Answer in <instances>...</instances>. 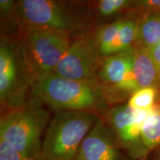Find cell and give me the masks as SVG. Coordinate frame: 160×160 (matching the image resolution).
Returning <instances> with one entry per match:
<instances>
[{"mask_svg": "<svg viewBox=\"0 0 160 160\" xmlns=\"http://www.w3.org/2000/svg\"><path fill=\"white\" fill-rule=\"evenodd\" d=\"M31 93L57 111H91L101 116L110 108L98 79L74 80L52 73L37 78Z\"/></svg>", "mask_w": 160, "mask_h": 160, "instance_id": "6da1fadb", "label": "cell"}, {"mask_svg": "<svg viewBox=\"0 0 160 160\" xmlns=\"http://www.w3.org/2000/svg\"><path fill=\"white\" fill-rule=\"evenodd\" d=\"M17 17L19 29L46 28L64 32L72 38L86 34L95 28L82 1L19 0Z\"/></svg>", "mask_w": 160, "mask_h": 160, "instance_id": "7a4b0ae2", "label": "cell"}, {"mask_svg": "<svg viewBox=\"0 0 160 160\" xmlns=\"http://www.w3.org/2000/svg\"><path fill=\"white\" fill-rule=\"evenodd\" d=\"M43 104L32 96L25 105L1 113L0 117V139L33 159L41 158L42 136L50 118Z\"/></svg>", "mask_w": 160, "mask_h": 160, "instance_id": "3957f363", "label": "cell"}, {"mask_svg": "<svg viewBox=\"0 0 160 160\" xmlns=\"http://www.w3.org/2000/svg\"><path fill=\"white\" fill-rule=\"evenodd\" d=\"M34 78L24 56L18 36L0 37L1 113L22 107L32 97Z\"/></svg>", "mask_w": 160, "mask_h": 160, "instance_id": "277c9868", "label": "cell"}, {"mask_svg": "<svg viewBox=\"0 0 160 160\" xmlns=\"http://www.w3.org/2000/svg\"><path fill=\"white\" fill-rule=\"evenodd\" d=\"M99 117L91 111H57L42 139L41 159L74 160L84 139Z\"/></svg>", "mask_w": 160, "mask_h": 160, "instance_id": "5b68a950", "label": "cell"}, {"mask_svg": "<svg viewBox=\"0 0 160 160\" xmlns=\"http://www.w3.org/2000/svg\"><path fill=\"white\" fill-rule=\"evenodd\" d=\"M18 37L34 80L53 73L73 41L68 33L46 28H21Z\"/></svg>", "mask_w": 160, "mask_h": 160, "instance_id": "8992f818", "label": "cell"}, {"mask_svg": "<svg viewBox=\"0 0 160 160\" xmlns=\"http://www.w3.org/2000/svg\"><path fill=\"white\" fill-rule=\"evenodd\" d=\"M155 106L148 110H135L128 103L110 107L101 117L111 126L122 151L131 160L147 159L149 151L142 141V126Z\"/></svg>", "mask_w": 160, "mask_h": 160, "instance_id": "52a82bcc", "label": "cell"}, {"mask_svg": "<svg viewBox=\"0 0 160 160\" xmlns=\"http://www.w3.org/2000/svg\"><path fill=\"white\" fill-rule=\"evenodd\" d=\"M89 33L74 38L53 73L74 80L97 79L103 57Z\"/></svg>", "mask_w": 160, "mask_h": 160, "instance_id": "ba28073f", "label": "cell"}, {"mask_svg": "<svg viewBox=\"0 0 160 160\" xmlns=\"http://www.w3.org/2000/svg\"><path fill=\"white\" fill-rule=\"evenodd\" d=\"M74 160H127L111 126L100 116L80 145Z\"/></svg>", "mask_w": 160, "mask_h": 160, "instance_id": "9c48e42d", "label": "cell"}, {"mask_svg": "<svg viewBox=\"0 0 160 160\" xmlns=\"http://www.w3.org/2000/svg\"><path fill=\"white\" fill-rule=\"evenodd\" d=\"M134 45L125 51L103 57L97 78L102 85L121 82L132 72Z\"/></svg>", "mask_w": 160, "mask_h": 160, "instance_id": "30bf717a", "label": "cell"}, {"mask_svg": "<svg viewBox=\"0 0 160 160\" xmlns=\"http://www.w3.org/2000/svg\"><path fill=\"white\" fill-rule=\"evenodd\" d=\"M96 26L111 22L135 9L136 1L131 0H97L83 1Z\"/></svg>", "mask_w": 160, "mask_h": 160, "instance_id": "8fae6325", "label": "cell"}, {"mask_svg": "<svg viewBox=\"0 0 160 160\" xmlns=\"http://www.w3.org/2000/svg\"><path fill=\"white\" fill-rule=\"evenodd\" d=\"M132 70L139 88H154L160 93V73L148 49L134 45Z\"/></svg>", "mask_w": 160, "mask_h": 160, "instance_id": "7c38bea8", "label": "cell"}, {"mask_svg": "<svg viewBox=\"0 0 160 160\" xmlns=\"http://www.w3.org/2000/svg\"><path fill=\"white\" fill-rule=\"evenodd\" d=\"M160 43V10L144 11L138 18V31L134 45L149 49Z\"/></svg>", "mask_w": 160, "mask_h": 160, "instance_id": "4fadbf2b", "label": "cell"}, {"mask_svg": "<svg viewBox=\"0 0 160 160\" xmlns=\"http://www.w3.org/2000/svg\"><path fill=\"white\" fill-rule=\"evenodd\" d=\"M125 16L111 22L96 26L89 33L92 41L102 57H107L110 48L117 39Z\"/></svg>", "mask_w": 160, "mask_h": 160, "instance_id": "5bb4252c", "label": "cell"}, {"mask_svg": "<svg viewBox=\"0 0 160 160\" xmlns=\"http://www.w3.org/2000/svg\"><path fill=\"white\" fill-rule=\"evenodd\" d=\"M138 31V19L131 16V13L123 18L117 39L110 48L108 56H111L133 47L136 42Z\"/></svg>", "mask_w": 160, "mask_h": 160, "instance_id": "9a60e30c", "label": "cell"}, {"mask_svg": "<svg viewBox=\"0 0 160 160\" xmlns=\"http://www.w3.org/2000/svg\"><path fill=\"white\" fill-rule=\"evenodd\" d=\"M142 141L151 153L160 148V105H156L142 129Z\"/></svg>", "mask_w": 160, "mask_h": 160, "instance_id": "2e32d148", "label": "cell"}, {"mask_svg": "<svg viewBox=\"0 0 160 160\" xmlns=\"http://www.w3.org/2000/svg\"><path fill=\"white\" fill-rule=\"evenodd\" d=\"M1 34L19 35V27L17 17V1L0 0Z\"/></svg>", "mask_w": 160, "mask_h": 160, "instance_id": "e0dca14e", "label": "cell"}, {"mask_svg": "<svg viewBox=\"0 0 160 160\" xmlns=\"http://www.w3.org/2000/svg\"><path fill=\"white\" fill-rule=\"evenodd\" d=\"M158 95L159 92L154 88H139L129 97L128 104L135 110L151 109L156 105Z\"/></svg>", "mask_w": 160, "mask_h": 160, "instance_id": "ac0fdd59", "label": "cell"}, {"mask_svg": "<svg viewBox=\"0 0 160 160\" xmlns=\"http://www.w3.org/2000/svg\"><path fill=\"white\" fill-rule=\"evenodd\" d=\"M0 160H38L26 157L19 153L11 145L0 139Z\"/></svg>", "mask_w": 160, "mask_h": 160, "instance_id": "d6986e66", "label": "cell"}, {"mask_svg": "<svg viewBox=\"0 0 160 160\" xmlns=\"http://www.w3.org/2000/svg\"><path fill=\"white\" fill-rule=\"evenodd\" d=\"M143 9L144 11L160 10V0H141L136 1L135 9Z\"/></svg>", "mask_w": 160, "mask_h": 160, "instance_id": "ffe728a7", "label": "cell"}, {"mask_svg": "<svg viewBox=\"0 0 160 160\" xmlns=\"http://www.w3.org/2000/svg\"><path fill=\"white\" fill-rule=\"evenodd\" d=\"M148 51L160 73V43L151 48H149Z\"/></svg>", "mask_w": 160, "mask_h": 160, "instance_id": "44dd1931", "label": "cell"}, {"mask_svg": "<svg viewBox=\"0 0 160 160\" xmlns=\"http://www.w3.org/2000/svg\"><path fill=\"white\" fill-rule=\"evenodd\" d=\"M153 160H160V148L154 151V155L153 157Z\"/></svg>", "mask_w": 160, "mask_h": 160, "instance_id": "7402d4cb", "label": "cell"}, {"mask_svg": "<svg viewBox=\"0 0 160 160\" xmlns=\"http://www.w3.org/2000/svg\"><path fill=\"white\" fill-rule=\"evenodd\" d=\"M139 160H148L147 159H139Z\"/></svg>", "mask_w": 160, "mask_h": 160, "instance_id": "603a6c76", "label": "cell"}, {"mask_svg": "<svg viewBox=\"0 0 160 160\" xmlns=\"http://www.w3.org/2000/svg\"><path fill=\"white\" fill-rule=\"evenodd\" d=\"M38 160H43V159H41V158H39V159H38Z\"/></svg>", "mask_w": 160, "mask_h": 160, "instance_id": "cb8c5ba5", "label": "cell"}]
</instances>
